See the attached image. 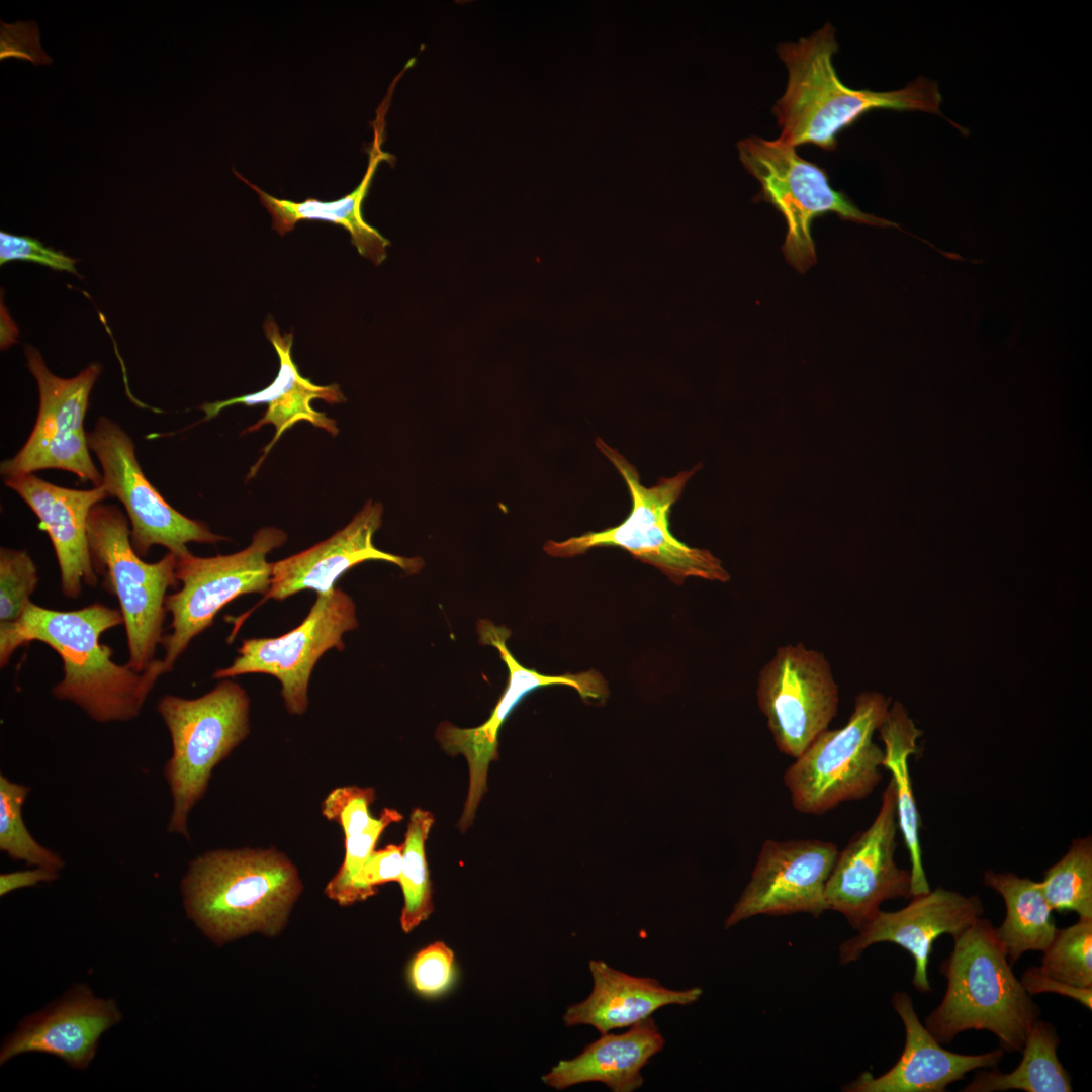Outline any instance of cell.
I'll list each match as a JSON object with an SVG mask.
<instances>
[{"label": "cell", "instance_id": "6da1fadb", "mask_svg": "<svg viewBox=\"0 0 1092 1092\" xmlns=\"http://www.w3.org/2000/svg\"><path fill=\"white\" fill-rule=\"evenodd\" d=\"M122 623L120 610L101 603L57 611L30 601L17 621L0 623V664L6 665L21 645L42 642L63 662V679L52 689L56 699L73 703L98 723L130 721L167 671L162 659L155 658L142 672L112 660L111 648L100 637Z\"/></svg>", "mask_w": 1092, "mask_h": 1092}, {"label": "cell", "instance_id": "7a4b0ae2", "mask_svg": "<svg viewBox=\"0 0 1092 1092\" xmlns=\"http://www.w3.org/2000/svg\"><path fill=\"white\" fill-rule=\"evenodd\" d=\"M838 50L830 23L797 42L781 43L777 52L788 69L784 95L772 106L781 127L778 138L794 147L814 144L835 150L839 132L876 109L924 111L943 116L937 84L919 77L904 88L877 92L843 84L832 58Z\"/></svg>", "mask_w": 1092, "mask_h": 1092}, {"label": "cell", "instance_id": "3957f363", "mask_svg": "<svg viewBox=\"0 0 1092 1092\" xmlns=\"http://www.w3.org/2000/svg\"><path fill=\"white\" fill-rule=\"evenodd\" d=\"M188 916L215 943L260 931L277 934L302 890L296 867L270 849L212 850L181 884Z\"/></svg>", "mask_w": 1092, "mask_h": 1092}, {"label": "cell", "instance_id": "277c9868", "mask_svg": "<svg viewBox=\"0 0 1092 1092\" xmlns=\"http://www.w3.org/2000/svg\"><path fill=\"white\" fill-rule=\"evenodd\" d=\"M952 939L940 965L946 990L924 1026L941 1044L963 1031L987 1030L1004 1052H1021L1040 1008L1014 975L992 922L981 917Z\"/></svg>", "mask_w": 1092, "mask_h": 1092}, {"label": "cell", "instance_id": "5b68a950", "mask_svg": "<svg viewBox=\"0 0 1092 1092\" xmlns=\"http://www.w3.org/2000/svg\"><path fill=\"white\" fill-rule=\"evenodd\" d=\"M597 448L618 470L628 487L632 508L617 526L586 532L561 542L547 541L544 551L552 557L570 558L602 546H616L635 559L658 568L675 584L688 577L727 582L728 571L707 549L693 548L677 540L669 530V514L690 478L701 464L672 477H661L655 485L644 486L637 468L601 438Z\"/></svg>", "mask_w": 1092, "mask_h": 1092}, {"label": "cell", "instance_id": "8992f818", "mask_svg": "<svg viewBox=\"0 0 1092 1092\" xmlns=\"http://www.w3.org/2000/svg\"><path fill=\"white\" fill-rule=\"evenodd\" d=\"M249 708L246 691L229 678L195 699L159 700L157 711L172 742L163 769L172 796L169 832L189 839V813L204 796L213 768L248 736Z\"/></svg>", "mask_w": 1092, "mask_h": 1092}, {"label": "cell", "instance_id": "52a82bcc", "mask_svg": "<svg viewBox=\"0 0 1092 1092\" xmlns=\"http://www.w3.org/2000/svg\"><path fill=\"white\" fill-rule=\"evenodd\" d=\"M890 702L879 692L860 693L846 724L825 729L795 758L784 775L794 808L820 815L874 791L882 780L884 752L873 737Z\"/></svg>", "mask_w": 1092, "mask_h": 1092}, {"label": "cell", "instance_id": "ba28073f", "mask_svg": "<svg viewBox=\"0 0 1092 1092\" xmlns=\"http://www.w3.org/2000/svg\"><path fill=\"white\" fill-rule=\"evenodd\" d=\"M87 534L94 568L116 596L123 617L129 652L127 664L142 672L154 660L163 639L167 592L178 585L176 557L167 552L147 563L134 551L130 527L114 505H96L90 512Z\"/></svg>", "mask_w": 1092, "mask_h": 1092}, {"label": "cell", "instance_id": "9c48e42d", "mask_svg": "<svg viewBox=\"0 0 1092 1092\" xmlns=\"http://www.w3.org/2000/svg\"><path fill=\"white\" fill-rule=\"evenodd\" d=\"M795 148L780 139L758 136L738 144L741 162L761 185L760 198L785 218L783 252L797 271L804 273L816 262L811 226L818 216L833 212L842 220L900 229L893 221L861 211L844 192L831 187L823 168L801 158Z\"/></svg>", "mask_w": 1092, "mask_h": 1092}, {"label": "cell", "instance_id": "30bf717a", "mask_svg": "<svg viewBox=\"0 0 1092 1092\" xmlns=\"http://www.w3.org/2000/svg\"><path fill=\"white\" fill-rule=\"evenodd\" d=\"M286 540L284 531L269 526L258 530L251 544L239 552L213 557H198L190 552L176 558L175 575L181 588L166 597L172 632L161 641L167 672L193 638L212 625L225 605L242 595L268 592L272 563L267 561V555Z\"/></svg>", "mask_w": 1092, "mask_h": 1092}, {"label": "cell", "instance_id": "8fae6325", "mask_svg": "<svg viewBox=\"0 0 1092 1092\" xmlns=\"http://www.w3.org/2000/svg\"><path fill=\"white\" fill-rule=\"evenodd\" d=\"M24 354L37 383L38 413L21 449L1 462V476L5 479L59 469L72 472L94 486L101 485L102 473L92 461L84 427L90 393L101 374V364L92 363L75 377L62 378L50 371L36 348L26 345Z\"/></svg>", "mask_w": 1092, "mask_h": 1092}, {"label": "cell", "instance_id": "7c38bea8", "mask_svg": "<svg viewBox=\"0 0 1092 1092\" xmlns=\"http://www.w3.org/2000/svg\"><path fill=\"white\" fill-rule=\"evenodd\" d=\"M87 437L101 465L102 485L126 511L138 555L145 557L154 545H161L178 558L190 553L189 542L215 544L225 540L162 497L144 474L131 438L115 421L100 417Z\"/></svg>", "mask_w": 1092, "mask_h": 1092}, {"label": "cell", "instance_id": "4fadbf2b", "mask_svg": "<svg viewBox=\"0 0 1092 1092\" xmlns=\"http://www.w3.org/2000/svg\"><path fill=\"white\" fill-rule=\"evenodd\" d=\"M357 626L356 607L349 595L339 588L317 594L296 628L279 637L244 640L232 664L217 669L213 677L272 675L281 684L288 713L302 715L308 707V682L316 662L330 649L343 650V635Z\"/></svg>", "mask_w": 1092, "mask_h": 1092}, {"label": "cell", "instance_id": "5bb4252c", "mask_svg": "<svg viewBox=\"0 0 1092 1092\" xmlns=\"http://www.w3.org/2000/svg\"><path fill=\"white\" fill-rule=\"evenodd\" d=\"M756 697L777 748L796 758L836 716L839 691L825 655L803 643L777 648Z\"/></svg>", "mask_w": 1092, "mask_h": 1092}, {"label": "cell", "instance_id": "9a60e30c", "mask_svg": "<svg viewBox=\"0 0 1092 1092\" xmlns=\"http://www.w3.org/2000/svg\"><path fill=\"white\" fill-rule=\"evenodd\" d=\"M477 632L482 644L494 646L498 650L508 667L509 678L502 697L483 724L474 728H460L445 721L436 730V739L441 747L450 755H463L468 763V793L459 821L462 831L472 823L480 800L486 792L490 762L498 759L499 730L515 707L529 693L541 687L566 685L574 688L582 699L600 700L608 696L606 680L595 670L546 675L523 666L507 647L506 641L511 632L504 626L481 620L477 624Z\"/></svg>", "mask_w": 1092, "mask_h": 1092}, {"label": "cell", "instance_id": "2e32d148", "mask_svg": "<svg viewBox=\"0 0 1092 1092\" xmlns=\"http://www.w3.org/2000/svg\"><path fill=\"white\" fill-rule=\"evenodd\" d=\"M898 831L896 794L890 780L872 824L838 851L825 890L828 910L859 929L883 902L911 898V874L895 860Z\"/></svg>", "mask_w": 1092, "mask_h": 1092}, {"label": "cell", "instance_id": "e0dca14e", "mask_svg": "<svg viewBox=\"0 0 1092 1092\" xmlns=\"http://www.w3.org/2000/svg\"><path fill=\"white\" fill-rule=\"evenodd\" d=\"M838 854L836 844L818 839H768L761 846L750 881L725 921L730 928L756 915L828 910L825 890Z\"/></svg>", "mask_w": 1092, "mask_h": 1092}, {"label": "cell", "instance_id": "ac0fdd59", "mask_svg": "<svg viewBox=\"0 0 1092 1092\" xmlns=\"http://www.w3.org/2000/svg\"><path fill=\"white\" fill-rule=\"evenodd\" d=\"M910 903L897 911L881 909L839 947L841 964L858 960L871 945L895 943L914 960L913 986L922 993L931 992L928 979L929 957L934 941L941 935H959L983 917V902L977 895L966 896L937 887L912 896Z\"/></svg>", "mask_w": 1092, "mask_h": 1092}, {"label": "cell", "instance_id": "d6986e66", "mask_svg": "<svg viewBox=\"0 0 1092 1092\" xmlns=\"http://www.w3.org/2000/svg\"><path fill=\"white\" fill-rule=\"evenodd\" d=\"M383 507L369 499L351 522L330 538L312 547L272 563L271 583L265 599L284 600L311 589L325 594L347 570L367 560L393 563L408 573L418 572L421 558H406L384 552L373 544L382 524Z\"/></svg>", "mask_w": 1092, "mask_h": 1092}, {"label": "cell", "instance_id": "ffe728a7", "mask_svg": "<svg viewBox=\"0 0 1092 1092\" xmlns=\"http://www.w3.org/2000/svg\"><path fill=\"white\" fill-rule=\"evenodd\" d=\"M120 1019L114 1000L98 998L86 985H76L61 1000L19 1024L1 1048L0 1064L37 1052L84 1070L94 1059L101 1035Z\"/></svg>", "mask_w": 1092, "mask_h": 1092}, {"label": "cell", "instance_id": "44dd1931", "mask_svg": "<svg viewBox=\"0 0 1092 1092\" xmlns=\"http://www.w3.org/2000/svg\"><path fill=\"white\" fill-rule=\"evenodd\" d=\"M4 482L27 504L47 531L59 564L62 593L69 599H77L84 583L95 586L98 577L87 523L91 510L108 496L104 486L67 488L34 474L5 478Z\"/></svg>", "mask_w": 1092, "mask_h": 1092}, {"label": "cell", "instance_id": "7402d4cb", "mask_svg": "<svg viewBox=\"0 0 1092 1092\" xmlns=\"http://www.w3.org/2000/svg\"><path fill=\"white\" fill-rule=\"evenodd\" d=\"M892 1005L905 1027L904 1050L896 1064L875 1077L863 1072L846 1085L848 1092H944L946 1087L978 1069L996 1067L1004 1051L1000 1048L979 1055H964L941 1046L918 1018L912 998L896 992Z\"/></svg>", "mask_w": 1092, "mask_h": 1092}, {"label": "cell", "instance_id": "603a6c76", "mask_svg": "<svg viewBox=\"0 0 1092 1092\" xmlns=\"http://www.w3.org/2000/svg\"><path fill=\"white\" fill-rule=\"evenodd\" d=\"M263 328L279 358V370L274 381L260 391L221 401L206 402L200 406L205 413L204 420H210L223 408L235 404L248 406L267 404L264 416L245 431L246 433L255 432L267 424L274 426L276 431L272 441L264 448L260 461L253 467V473L257 471L282 434L298 422H308L332 436L338 435L337 422L325 413L315 411L311 402L313 399H322L330 404L346 401L338 384L316 385L299 373L291 357L293 343L291 332L281 334L279 327L270 315L266 318Z\"/></svg>", "mask_w": 1092, "mask_h": 1092}, {"label": "cell", "instance_id": "cb8c5ba5", "mask_svg": "<svg viewBox=\"0 0 1092 1092\" xmlns=\"http://www.w3.org/2000/svg\"><path fill=\"white\" fill-rule=\"evenodd\" d=\"M395 84V82H392L390 85L388 94L376 111L375 120L371 122L373 141L367 150L368 165L366 172L358 186L346 196L328 202L315 198H307L302 202L280 199L252 184L233 169L235 175L259 195L261 204L271 215L272 228L279 235L282 236L291 232L300 220L317 219L329 221L345 228L349 232L351 242L358 253L372 261L373 264L379 265L386 259V250L390 242L378 230L365 221L362 205L378 165L384 161L392 165L395 160L393 155L382 150L385 127L384 117Z\"/></svg>", "mask_w": 1092, "mask_h": 1092}, {"label": "cell", "instance_id": "d4e9b609", "mask_svg": "<svg viewBox=\"0 0 1092 1092\" xmlns=\"http://www.w3.org/2000/svg\"><path fill=\"white\" fill-rule=\"evenodd\" d=\"M589 971L590 994L569 1006L563 1020L567 1026H593L601 1034L637 1024L664 1006L690 1005L703 994L700 987L669 989L656 979L626 974L603 961H589Z\"/></svg>", "mask_w": 1092, "mask_h": 1092}, {"label": "cell", "instance_id": "484cf974", "mask_svg": "<svg viewBox=\"0 0 1092 1092\" xmlns=\"http://www.w3.org/2000/svg\"><path fill=\"white\" fill-rule=\"evenodd\" d=\"M664 1043L657 1024L649 1017L626 1032L602 1034L573 1059L552 1067L542 1080L557 1090L599 1082L613 1092H633L644 1083L642 1069Z\"/></svg>", "mask_w": 1092, "mask_h": 1092}, {"label": "cell", "instance_id": "4316f807", "mask_svg": "<svg viewBox=\"0 0 1092 1092\" xmlns=\"http://www.w3.org/2000/svg\"><path fill=\"white\" fill-rule=\"evenodd\" d=\"M884 743L882 767L891 775L896 794L898 828L908 850L910 859L912 896L926 893L930 886L922 863L920 844L921 820L911 785L908 760L916 754L917 741L922 731L917 728L905 707L895 702L879 729Z\"/></svg>", "mask_w": 1092, "mask_h": 1092}, {"label": "cell", "instance_id": "83f0119b", "mask_svg": "<svg viewBox=\"0 0 1092 1092\" xmlns=\"http://www.w3.org/2000/svg\"><path fill=\"white\" fill-rule=\"evenodd\" d=\"M985 886L997 892L1005 904V917L995 934L1012 966L1027 951H1043L1057 927L1039 882L1013 873L987 870Z\"/></svg>", "mask_w": 1092, "mask_h": 1092}, {"label": "cell", "instance_id": "f1b7e54d", "mask_svg": "<svg viewBox=\"0 0 1092 1092\" xmlns=\"http://www.w3.org/2000/svg\"><path fill=\"white\" fill-rule=\"evenodd\" d=\"M1060 1037L1049 1022L1037 1019L1022 1046L1019 1065L1009 1073L993 1067L980 1070L962 1092H995L1018 1089L1026 1092H1071L1072 1077L1057 1054Z\"/></svg>", "mask_w": 1092, "mask_h": 1092}, {"label": "cell", "instance_id": "f546056e", "mask_svg": "<svg viewBox=\"0 0 1092 1092\" xmlns=\"http://www.w3.org/2000/svg\"><path fill=\"white\" fill-rule=\"evenodd\" d=\"M434 824L429 811L414 809L402 844V870L399 879L404 904L400 925L405 933L427 920L433 911L432 890L425 842Z\"/></svg>", "mask_w": 1092, "mask_h": 1092}, {"label": "cell", "instance_id": "4dcf8cb0", "mask_svg": "<svg viewBox=\"0 0 1092 1092\" xmlns=\"http://www.w3.org/2000/svg\"><path fill=\"white\" fill-rule=\"evenodd\" d=\"M1039 884L1053 911H1071L1079 918H1092V837L1074 839L1066 854L1045 871Z\"/></svg>", "mask_w": 1092, "mask_h": 1092}, {"label": "cell", "instance_id": "1f68e13d", "mask_svg": "<svg viewBox=\"0 0 1092 1092\" xmlns=\"http://www.w3.org/2000/svg\"><path fill=\"white\" fill-rule=\"evenodd\" d=\"M29 792L30 787L0 775V850L14 861L60 871L62 857L39 844L24 823L22 806Z\"/></svg>", "mask_w": 1092, "mask_h": 1092}, {"label": "cell", "instance_id": "d6a6232c", "mask_svg": "<svg viewBox=\"0 0 1092 1092\" xmlns=\"http://www.w3.org/2000/svg\"><path fill=\"white\" fill-rule=\"evenodd\" d=\"M1039 971L1054 979L1077 987H1092V918L1057 928L1042 951Z\"/></svg>", "mask_w": 1092, "mask_h": 1092}, {"label": "cell", "instance_id": "836d02e7", "mask_svg": "<svg viewBox=\"0 0 1092 1092\" xmlns=\"http://www.w3.org/2000/svg\"><path fill=\"white\" fill-rule=\"evenodd\" d=\"M38 583L37 567L26 550H0V622L17 621Z\"/></svg>", "mask_w": 1092, "mask_h": 1092}, {"label": "cell", "instance_id": "e575fe53", "mask_svg": "<svg viewBox=\"0 0 1092 1092\" xmlns=\"http://www.w3.org/2000/svg\"><path fill=\"white\" fill-rule=\"evenodd\" d=\"M401 819L402 816L398 811L385 808L378 818L372 819L366 829L357 834L345 837V856L343 863L325 889V893L330 899L336 901L340 905L343 904L353 879L375 850L376 843L384 829Z\"/></svg>", "mask_w": 1092, "mask_h": 1092}, {"label": "cell", "instance_id": "d590c367", "mask_svg": "<svg viewBox=\"0 0 1092 1092\" xmlns=\"http://www.w3.org/2000/svg\"><path fill=\"white\" fill-rule=\"evenodd\" d=\"M374 798V790L369 787H339L323 801L322 814L328 820L337 822L345 837H348L363 831L371 823L373 817L369 807Z\"/></svg>", "mask_w": 1092, "mask_h": 1092}, {"label": "cell", "instance_id": "8d00e7d4", "mask_svg": "<svg viewBox=\"0 0 1092 1092\" xmlns=\"http://www.w3.org/2000/svg\"><path fill=\"white\" fill-rule=\"evenodd\" d=\"M454 977V953L441 941L421 949L411 962L410 982L415 991L423 996H437L445 992Z\"/></svg>", "mask_w": 1092, "mask_h": 1092}, {"label": "cell", "instance_id": "74e56055", "mask_svg": "<svg viewBox=\"0 0 1092 1092\" xmlns=\"http://www.w3.org/2000/svg\"><path fill=\"white\" fill-rule=\"evenodd\" d=\"M402 870V845L389 844L374 850L353 879L343 906L365 900L376 893V886L399 882Z\"/></svg>", "mask_w": 1092, "mask_h": 1092}, {"label": "cell", "instance_id": "f35d334b", "mask_svg": "<svg viewBox=\"0 0 1092 1092\" xmlns=\"http://www.w3.org/2000/svg\"><path fill=\"white\" fill-rule=\"evenodd\" d=\"M12 260L31 261L54 270L78 274L75 267L76 259L67 256L63 252L46 247L37 239L16 236L1 231L0 264L4 265Z\"/></svg>", "mask_w": 1092, "mask_h": 1092}, {"label": "cell", "instance_id": "ab89813d", "mask_svg": "<svg viewBox=\"0 0 1092 1092\" xmlns=\"http://www.w3.org/2000/svg\"><path fill=\"white\" fill-rule=\"evenodd\" d=\"M1020 982L1030 996L1040 993H1057L1078 1001L1089 1010L1092 1009V987L1069 985L1042 974L1036 966L1028 968L1022 974Z\"/></svg>", "mask_w": 1092, "mask_h": 1092}, {"label": "cell", "instance_id": "60d3db41", "mask_svg": "<svg viewBox=\"0 0 1092 1092\" xmlns=\"http://www.w3.org/2000/svg\"><path fill=\"white\" fill-rule=\"evenodd\" d=\"M59 871L36 867L31 870L16 871L11 873H5L0 875V896H5L8 893L17 889L33 887L40 883H49L55 881L59 874Z\"/></svg>", "mask_w": 1092, "mask_h": 1092}]
</instances>
